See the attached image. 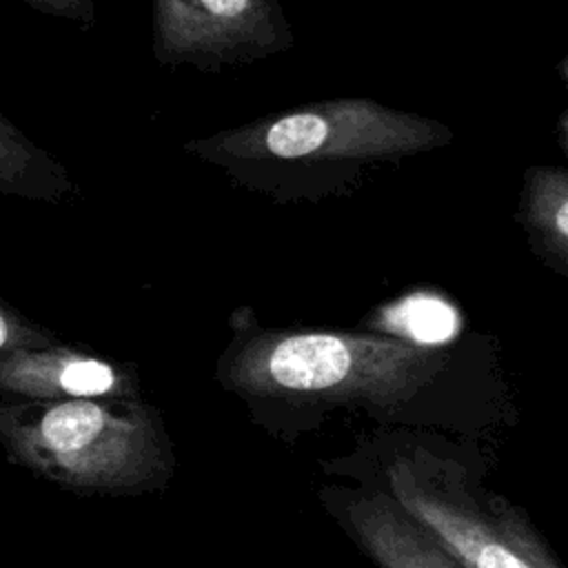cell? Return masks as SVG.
<instances>
[{
    "mask_svg": "<svg viewBox=\"0 0 568 568\" xmlns=\"http://www.w3.org/2000/svg\"><path fill=\"white\" fill-rule=\"evenodd\" d=\"M229 328L215 382L282 444H295L335 408L395 410L446 362L437 348L384 333L262 326L251 308H235Z\"/></svg>",
    "mask_w": 568,
    "mask_h": 568,
    "instance_id": "cell-1",
    "label": "cell"
},
{
    "mask_svg": "<svg viewBox=\"0 0 568 568\" xmlns=\"http://www.w3.org/2000/svg\"><path fill=\"white\" fill-rule=\"evenodd\" d=\"M448 138L435 120L368 98H335L193 138L184 151L233 184L284 204L313 195L331 171L415 155Z\"/></svg>",
    "mask_w": 568,
    "mask_h": 568,
    "instance_id": "cell-2",
    "label": "cell"
},
{
    "mask_svg": "<svg viewBox=\"0 0 568 568\" xmlns=\"http://www.w3.org/2000/svg\"><path fill=\"white\" fill-rule=\"evenodd\" d=\"M0 448L9 464L75 493H164L175 450L162 413L144 399L0 402Z\"/></svg>",
    "mask_w": 568,
    "mask_h": 568,
    "instance_id": "cell-3",
    "label": "cell"
},
{
    "mask_svg": "<svg viewBox=\"0 0 568 568\" xmlns=\"http://www.w3.org/2000/svg\"><path fill=\"white\" fill-rule=\"evenodd\" d=\"M386 481L388 495L466 568H561L524 515L426 450L395 455Z\"/></svg>",
    "mask_w": 568,
    "mask_h": 568,
    "instance_id": "cell-4",
    "label": "cell"
},
{
    "mask_svg": "<svg viewBox=\"0 0 568 568\" xmlns=\"http://www.w3.org/2000/svg\"><path fill=\"white\" fill-rule=\"evenodd\" d=\"M293 42L280 0H151V49L162 67L220 71Z\"/></svg>",
    "mask_w": 568,
    "mask_h": 568,
    "instance_id": "cell-5",
    "label": "cell"
},
{
    "mask_svg": "<svg viewBox=\"0 0 568 568\" xmlns=\"http://www.w3.org/2000/svg\"><path fill=\"white\" fill-rule=\"evenodd\" d=\"M142 399L135 366L69 346L18 348L0 355V402Z\"/></svg>",
    "mask_w": 568,
    "mask_h": 568,
    "instance_id": "cell-6",
    "label": "cell"
},
{
    "mask_svg": "<svg viewBox=\"0 0 568 568\" xmlns=\"http://www.w3.org/2000/svg\"><path fill=\"white\" fill-rule=\"evenodd\" d=\"M320 501L379 568H466L428 528L382 490L326 486Z\"/></svg>",
    "mask_w": 568,
    "mask_h": 568,
    "instance_id": "cell-7",
    "label": "cell"
},
{
    "mask_svg": "<svg viewBox=\"0 0 568 568\" xmlns=\"http://www.w3.org/2000/svg\"><path fill=\"white\" fill-rule=\"evenodd\" d=\"M521 213L530 242L568 275V173L557 166H530Z\"/></svg>",
    "mask_w": 568,
    "mask_h": 568,
    "instance_id": "cell-8",
    "label": "cell"
},
{
    "mask_svg": "<svg viewBox=\"0 0 568 568\" xmlns=\"http://www.w3.org/2000/svg\"><path fill=\"white\" fill-rule=\"evenodd\" d=\"M0 193L58 204L73 193V180L20 129H0Z\"/></svg>",
    "mask_w": 568,
    "mask_h": 568,
    "instance_id": "cell-9",
    "label": "cell"
},
{
    "mask_svg": "<svg viewBox=\"0 0 568 568\" xmlns=\"http://www.w3.org/2000/svg\"><path fill=\"white\" fill-rule=\"evenodd\" d=\"M373 324L415 346H435L453 337L459 326L455 308L433 295H408L377 313ZM384 333V335H386Z\"/></svg>",
    "mask_w": 568,
    "mask_h": 568,
    "instance_id": "cell-10",
    "label": "cell"
},
{
    "mask_svg": "<svg viewBox=\"0 0 568 568\" xmlns=\"http://www.w3.org/2000/svg\"><path fill=\"white\" fill-rule=\"evenodd\" d=\"M60 339L49 328L31 322L4 300H0V355L18 348H44Z\"/></svg>",
    "mask_w": 568,
    "mask_h": 568,
    "instance_id": "cell-11",
    "label": "cell"
},
{
    "mask_svg": "<svg viewBox=\"0 0 568 568\" xmlns=\"http://www.w3.org/2000/svg\"><path fill=\"white\" fill-rule=\"evenodd\" d=\"M31 9L60 18V20H71L75 24H82L89 29L95 20V2L93 0H22Z\"/></svg>",
    "mask_w": 568,
    "mask_h": 568,
    "instance_id": "cell-12",
    "label": "cell"
},
{
    "mask_svg": "<svg viewBox=\"0 0 568 568\" xmlns=\"http://www.w3.org/2000/svg\"><path fill=\"white\" fill-rule=\"evenodd\" d=\"M559 142L568 155V111H564L559 118Z\"/></svg>",
    "mask_w": 568,
    "mask_h": 568,
    "instance_id": "cell-13",
    "label": "cell"
},
{
    "mask_svg": "<svg viewBox=\"0 0 568 568\" xmlns=\"http://www.w3.org/2000/svg\"><path fill=\"white\" fill-rule=\"evenodd\" d=\"M0 129H16V126L11 124V120H9V118H4V115L0 113Z\"/></svg>",
    "mask_w": 568,
    "mask_h": 568,
    "instance_id": "cell-14",
    "label": "cell"
},
{
    "mask_svg": "<svg viewBox=\"0 0 568 568\" xmlns=\"http://www.w3.org/2000/svg\"><path fill=\"white\" fill-rule=\"evenodd\" d=\"M566 73H568V64H566Z\"/></svg>",
    "mask_w": 568,
    "mask_h": 568,
    "instance_id": "cell-15",
    "label": "cell"
}]
</instances>
